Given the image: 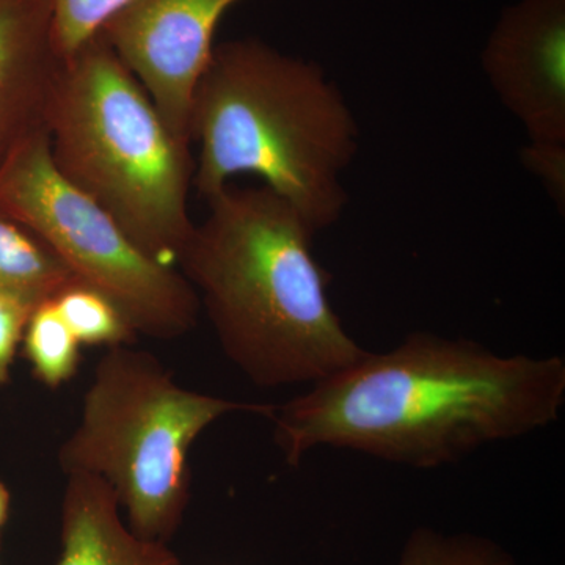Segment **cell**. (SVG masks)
<instances>
[{"instance_id":"6da1fadb","label":"cell","mask_w":565,"mask_h":565,"mask_svg":"<svg viewBox=\"0 0 565 565\" xmlns=\"http://www.w3.org/2000/svg\"><path fill=\"white\" fill-rule=\"evenodd\" d=\"M565 405L559 355H501L465 338L416 332L364 351L307 393L275 405V444L297 467L318 448L434 470L539 433Z\"/></svg>"},{"instance_id":"7a4b0ae2","label":"cell","mask_w":565,"mask_h":565,"mask_svg":"<svg viewBox=\"0 0 565 565\" xmlns=\"http://www.w3.org/2000/svg\"><path fill=\"white\" fill-rule=\"evenodd\" d=\"M206 203L177 263L245 377L311 385L363 355L330 305L315 230L291 204L266 185L232 184Z\"/></svg>"},{"instance_id":"3957f363","label":"cell","mask_w":565,"mask_h":565,"mask_svg":"<svg viewBox=\"0 0 565 565\" xmlns=\"http://www.w3.org/2000/svg\"><path fill=\"white\" fill-rule=\"evenodd\" d=\"M189 131L199 145L193 185L206 202L253 174L315 233L344 214L359 122L318 63L258 39L218 44L196 85Z\"/></svg>"},{"instance_id":"277c9868","label":"cell","mask_w":565,"mask_h":565,"mask_svg":"<svg viewBox=\"0 0 565 565\" xmlns=\"http://www.w3.org/2000/svg\"><path fill=\"white\" fill-rule=\"evenodd\" d=\"M52 162L145 255L178 262L195 228V162L103 33L63 63L46 109Z\"/></svg>"},{"instance_id":"5b68a950","label":"cell","mask_w":565,"mask_h":565,"mask_svg":"<svg viewBox=\"0 0 565 565\" xmlns=\"http://www.w3.org/2000/svg\"><path fill=\"white\" fill-rule=\"evenodd\" d=\"M274 408L182 388L151 353L115 345L96 364L58 465L65 475L106 481L129 530L167 544L191 501L189 452L196 438L223 416L247 412L270 418Z\"/></svg>"},{"instance_id":"8992f818","label":"cell","mask_w":565,"mask_h":565,"mask_svg":"<svg viewBox=\"0 0 565 565\" xmlns=\"http://www.w3.org/2000/svg\"><path fill=\"white\" fill-rule=\"evenodd\" d=\"M0 214L39 237L81 285L110 300L134 332L167 341L196 326L202 307L191 282L145 255L98 203L62 177L46 128L0 167Z\"/></svg>"},{"instance_id":"52a82bcc","label":"cell","mask_w":565,"mask_h":565,"mask_svg":"<svg viewBox=\"0 0 565 565\" xmlns=\"http://www.w3.org/2000/svg\"><path fill=\"white\" fill-rule=\"evenodd\" d=\"M239 2L244 0H131L99 31L174 139L189 150L196 85L214 54L222 18Z\"/></svg>"},{"instance_id":"ba28073f","label":"cell","mask_w":565,"mask_h":565,"mask_svg":"<svg viewBox=\"0 0 565 565\" xmlns=\"http://www.w3.org/2000/svg\"><path fill=\"white\" fill-rule=\"evenodd\" d=\"M498 99L530 140L565 143V0H519L482 51Z\"/></svg>"},{"instance_id":"9c48e42d","label":"cell","mask_w":565,"mask_h":565,"mask_svg":"<svg viewBox=\"0 0 565 565\" xmlns=\"http://www.w3.org/2000/svg\"><path fill=\"white\" fill-rule=\"evenodd\" d=\"M63 63L51 0H0V167L22 141L46 128Z\"/></svg>"},{"instance_id":"30bf717a","label":"cell","mask_w":565,"mask_h":565,"mask_svg":"<svg viewBox=\"0 0 565 565\" xmlns=\"http://www.w3.org/2000/svg\"><path fill=\"white\" fill-rule=\"evenodd\" d=\"M120 511L106 481L87 473L66 475L62 553L55 565H181L169 545L134 534Z\"/></svg>"},{"instance_id":"8fae6325","label":"cell","mask_w":565,"mask_h":565,"mask_svg":"<svg viewBox=\"0 0 565 565\" xmlns=\"http://www.w3.org/2000/svg\"><path fill=\"white\" fill-rule=\"evenodd\" d=\"M81 285L77 278L20 223L0 214V294L39 308L66 289ZM84 286V285H82Z\"/></svg>"},{"instance_id":"7c38bea8","label":"cell","mask_w":565,"mask_h":565,"mask_svg":"<svg viewBox=\"0 0 565 565\" xmlns=\"http://www.w3.org/2000/svg\"><path fill=\"white\" fill-rule=\"evenodd\" d=\"M22 343L33 375L50 388L66 384L79 367L82 344L63 321L54 300L33 310Z\"/></svg>"},{"instance_id":"4fadbf2b","label":"cell","mask_w":565,"mask_h":565,"mask_svg":"<svg viewBox=\"0 0 565 565\" xmlns=\"http://www.w3.org/2000/svg\"><path fill=\"white\" fill-rule=\"evenodd\" d=\"M63 321L81 344H131L136 332L110 300L85 286L66 289L54 300Z\"/></svg>"},{"instance_id":"5bb4252c","label":"cell","mask_w":565,"mask_h":565,"mask_svg":"<svg viewBox=\"0 0 565 565\" xmlns=\"http://www.w3.org/2000/svg\"><path fill=\"white\" fill-rule=\"evenodd\" d=\"M396 565H516L503 546L475 534L446 535L419 527L405 542Z\"/></svg>"},{"instance_id":"9a60e30c","label":"cell","mask_w":565,"mask_h":565,"mask_svg":"<svg viewBox=\"0 0 565 565\" xmlns=\"http://www.w3.org/2000/svg\"><path fill=\"white\" fill-rule=\"evenodd\" d=\"M131 0H51L54 39L62 61L73 57Z\"/></svg>"},{"instance_id":"2e32d148","label":"cell","mask_w":565,"mask_h":565,"mask_svg":"<svg viewBox=\"0 0 565 565\" xmlns=\"http://www.w3.org/2000/svg\"><path fill=\"white\" fill-rule=\"evenodd\" d=\"M520 162L556 204L557 211H565V143L561 141H535L520 150Z\"/></svg>"},{"instance_id":"e0dca14e","label":"cell","mask_w":565,"mask_h":565,"mask_svg":"<svg viewBox=\"0 0 565 565\" xmlns=\"http://www.w3.org/2000/svg\"><path fill=\"white\" fill-rule=\"evenodd\" d=\"M33 310L31 305L0 294V385L9 381L11 364Z\"/></svg>"},{"instance_id":"ac0fdd59","label":"cell","mask_w":565,"mask_h":565,"mask_svg":"<svg viewBox=\"0 0 565 565\" xmlns=\"http://www.w3.org/2000/svg\"><path fill=\"white\" fill-rule=\"evenodd\" d=\"M11 497L7 486L0 481V531L6 526L10 515Z\"/></svg>"}]
</instances>
